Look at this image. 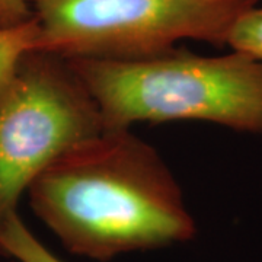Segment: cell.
<instances>
[{
	"label": "cell",
	"mask_w": 262,
	"mask_h": 262,
	"mask_svg": "<svg viewBox=\"0 0 262 262\" xmlns=\"http://www.w3.org/2000/svg\"><path fill=\"white\" fill-rule=\"evenodd\" d=\"M27 195L69 252L98 262L187 244L196 234L178 181L130 128L105 130L69 150Z\"/></svg>",
	"instance_id": "obj_1"
},
{
	"label": "cell",
	"mask_w": 262,
	"mask_h": 262,
	"mask_svg": "<svg viewBox=\"0 0 262 262\" xmlns=\"http://www.w3.org/2000/svg\"><path fill=\"white\" fill-rule=\"evenodd\" d=\"M69 63L106 130L192 120L262 136V61L246 53L206 57L173 48L143 60Z\"/></svg>",
	"instance_id": "obj_2"
},
{
	"label": "cell",
	"mask_w": 262,
	"mask_h": 262,
	"mask_svg": "<svg viewBox=\"0 0 262 262\" xmlns=\"http://www.w3.org/2000/svg\"><path fill=\"white\" fill-rule=\"evenodd\" d=\"M42 50L73 58L130 61L159 56L181 39L225 46L259 0H29Z\"/></svg>",
	"instance_id": "obj_3"
},
{
	"label": "cell",
	"mask_w": 262,
	"mask_h": 262,
	"mask_svg": "<svg viewBox=\"0 0 262 262\" xmlns=\"http://www.w3.org/2000/svg\"><path fill=\"white\" fill-rule=\"evenodd\" d=\"M94 96L64 57H24L0 96V227L38 175L77 144L105 131Z\"/></svg>",
	"instance_id": "obj_4"
},
{
	"label": "cell",
	"mask_w": 262,
	"mask_h": 262,
	"mask_svg": "<svg viewBox=\"0 0 262 262\" xmlns=\"http://www.w3.org/2000/svg\"><path fill=\"white\" fill-rule=\"evenodd\" d=\"M35 50H42L35 16L15 27L0 28V96L12 83L24 57Z\"/></svg>",
	"instance_id": "obj_5"
},
{
	"label": "cell",
	"mask_w": 262,
	"mask_h": 262,
	"mask_svg": "<svg viewBox=\"0 0 262 262\" xmlns=\"http://www.w3.org/2000/svg\"><path fill=\"white\" fill-rule=\"evenodd\" d=\"M0 253L18 262H64L29 230L19 214L0 227Z\"/></svg>",
	"instance_id": "obj_6"
},
{
	"label": "cell",
	"mask_w": 262,
	"mask_h": 262,
	"mask_svg": "<svg viewBox=\"0 0 262 262\" xmlns=\"http://www.w3.org/2000/svg\"><path fill=\"white\" fill-rule=\"evenodd\" d=\"M227 46L262 61V8L245 12L230 31Z\"/></svg>",
	"instance_id": "obj_7"
},
{
	"label": "cell",
	"mask_w": 262,
	"mask_h": 262,
	"mask_svg": "<svg viewBox=\"0 0 262 262\" xmlns=\"http://www.w3.org/2000/svg\"><path fill=\"white\" fill-rule=\"evenodd\" d=\"M34 18L29 0H0V28H9Z\"/></svg>",
	"instance_id": "obj_8"
},
{
	"label": "cell",
	"mask_w": 262,
	"mask_h": 262,
	"mask_svg": "<svg viewBox=\"0 0 262 262\" xmlns=\"http://www.w3.org/2000/svg\"><path fill=\"white\" fill-rule=\"evenodd\" d=\"M10 262H18V261H15V259H12V261H10Z\"/></svg>",
	"instance_id": "obj_9"
}]
</instances>
